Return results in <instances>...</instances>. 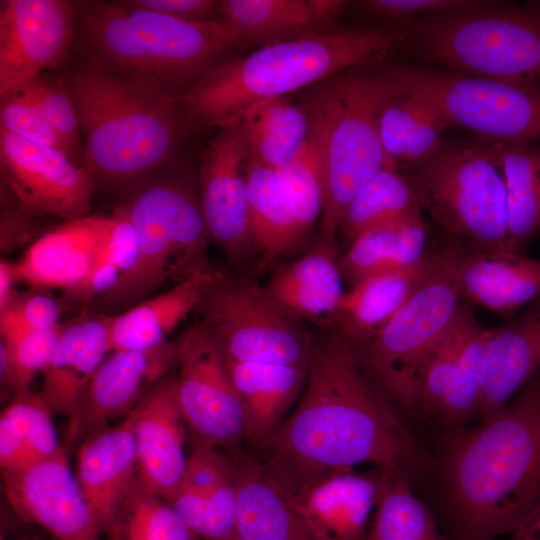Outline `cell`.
<instances>
[{
    "label": "cell",
    "mask_w": 540,
    "mask_h": 540,
    "mask_svg": "<svg viewBox=\"0 0 540 540\" xmlns=\"http://www.w3.org/2000/svg\"><path fill=\"white\" fill-rule=\"evenodd\" d=\"M226 362L231 381L245 410L247 439L260 445L275 431L293 403L300 398L308 368L241 362L227 357Z\"/></svg>",
    "instance_id": "obj_32"
},
{
    "label": "cell",
    "mask_w": 540,
    "mask_h": 540,
    "mask_svg": "<svg viewBox=\"0 0 540 540\" xmlns=\"http://www.w3.org/2000/svg\"><path fill=\"white\" fill-rule=\"evenodd\" d=\"M426 238L421 209L364 232L337 258L343 282L351 289L371 276L413 265L426 252Z\"/></svg>",
    "instance_id": "obj_33"
},
{
    "label": "cell",
    "mask_w": 540,
    "mask_h": 540,
    "mask_svg": "<svg viewBox=\"0 0 540 540\" xmlns=\"http://www.w3.org/2000/svg\"><path fill=\"white\" fill-rule=\"evenodd\" d=\"M17 283L14 272L13 263L5 259L0 262V310L3 309L10 300L14 289V284Z\"/></svg>",
    "instance_id": "obj_54"
},
{
    "label": "cell",
    "mask_w": 540,
    "mask_h": 540,
    "mask_svg": "<svg viewBox=\"0 0 540 540\" xmlns=\"http://www.w3.org/2000/svg\"><path fill=\"white\" fill-rule=\"evenodd\" d=\"M365 540H444L428 507L412 493L403 470H385Z\"/></svg>",
    "instance_id": "obj_40"
},
{
    "label": "cell",
    "mask_w": 540,
    "mask_h": 540,
    "mask_svg": "<svg viewBox=\"0 0 540 540\" xmlns=\"http://www.w3.org/2000/svg\"><path fill=\"white\" fill-rule=\"evenodd\" d=\"M444 252L445 245L426 249L409 267L364 279L344 293L328 328L357 348L414 295L440 264Z\"/></svg>",
    "instance_id": "obj_24"
},
{
    "label": "cell",
    "mask_w": 540,
    "mask_h": 540,
    "mask_svg": "<svg viewBox=\"0 0 540 540\" xmlns=\"http://www.w3.org/2000/svg\"><path fill=\"white\" fill-rule=\"evenodd\" d=\"M460 299L512 318L540 296V259L469 248L459 269Z\"/></svg>",
    "instance_id": "obj_26"
},
{
    "label": "cell",
    "mask_w": 540,
    "mask_h": 540,
    "mask_svg": "<svg viewBox=\"0 0 540 540\" xmlns=\"http://www.w3.org/2000/svg\"><path fill=\"white\" fill-rule=\"evenodd\" d=\"M490 3L413 23L418 47L462 74L540 88V7Z\"/></svg>",
    "instance_id": "obj_9"
},
{
    "label": "cell",
    "mask_w": 540,
    "mask_h": 540,
    "mask_svg": "<svg viewBox=\"0 0 540 540\" xmlns=\"http://www.w3.org/2000/svg\"><path fill=\"white\" fill-rule=\"evenodd\" d=\"M406 178L421 210L453 239L476 250L513 252L497 144L443 142Z\"/></svg>",
    "instance_id": "obj_8"
},
{
    "label": "cell",
    "mask_w": 540,
    "mask_h": 540,
    "mask_svg": "<svg viewBox=\"0 0 540 540\" xmlns=\"http://www.w3.org/2000/svg\"><path fill=\"white\" fill-rule=\"evenodd\" d=\"M124 4L171 17L195 22H209L220 15V1L214 0H128Z\"/></svg>",
    "instance_id": "obj_52"
},
{
    "label": "cell",
    "mask_w": 540,
    "mask_h": 540,
    "mask_svg": "<svg viewBox=\"0 0 540 540\" xmlns=\"http://www.w3.org/2000/svg\"><path fill=\"white\" fill-rule=\"evenodd\" d=\"M236 464L222 454L218 447L193 444L187 457L179 489L196 493H209L235 479Z\"/></svg>",
    "instance_id": "obj_49"
},
{
    "label": "cell",
    "mask_w": 540,
    "mask_h": 540,
    "mask_svg": "<svg viewBox=\"0 0 540 540\" xmlns=\"http://www.w3.org/2000/svg\"><path fill=\"white\" fill-rule=\"evenodd\" d=\"M218 272H196L167 291L112 315L111 352L148 350L169 340L174 329L193 313Z\"/></svg>",
    "instance_id": "obj_30"
},
{
    "label": "cell",
    "mask_w": 540,
    "mask_h": 540,
    "mask_svg": "<svg viewBox=\"0 0 540 540\" xmlns=\"http://www.w3.org/2000/svg\"><path fill=\"white\" fill-rule=\"evenodd\" d=\"M1 472L5 498L22 521L44 528L56 540H105L64 449Z\"/></svg>",
    "instance_id": "obj_17"
},
{
    "label": "cell",
    "mask_w": 540,
    "mask_h": 540,
    "mask_svg": "<svg viewBox=\"0 0 540 540\" xmlns=\"http://www.w3.org/2000/svg\"><path fill=\"white\" fill-rule=\"evenodd\" d=\"M488 328L476 319L463 341L454 374L439 416L453 428L477 417Z\"/></svg>",
    "instance_id": "obj_43"
},
{
    "label": "cell",
    "mask_w": 540,
    "mask_h": 540,
    "mask_svg": "<svg viewBox=\"0 0 540 540\" xmlns=\"http://www.w3.org/2000/svg\"><path fill=\"white\" fill-rule=\"evenodd\" d=\"M111 216L113 225L108 238L105 256L120 272L121 282L134 269L138 261V236L129 217L122 210L115 208Z\"/></svg>",
    "instance_id": "obj_51"
},
{
    "label": "cell",
    "mask_w": 540,
    "mask_h": 540,
    "mask_svg": "<svg viewBox=\"0 0 540 540\" xmlns=\"http://www.w3.org/2000/svg\"><path fill=\"white\" fill-rule=\"evenodd\" d=\"M112 216H86L61 222L37 237L13 263L16 282L49 290H72L103 258Z\"/></svg>",
    "instance_id": "obj_20"
},
{
    "label": "cell",
    "mask_w": 540,
    "mask_h": 540,
    "mask_svg": "<svg viewBox=\"0 0 540 540\" xmlns=\"http://www.w3.org/2000/svg\"><path fill=\"white\" fill-rule=\"evenodd\" d=\"M101 531L114 509L138 479L132 417L84 439L75 472Z\"/></svg>",
    "instance_id": "obj_27"
},
{
    "label": "cell",
    "mask_w": 540,
    "mask_h": 540,
    "mask_svg": "<svg viewBox=\"0 0 540 540\" xmlns=\"http://www.w3.org/2000/svg\"><path fill=\"white\" fill-rule=\"evenodd\" d=\"M260 446L261 462L285 492L364 463L403 470L413 455L385 395L331 328L314 335L301 396Z\"/></svg>",
    "instance_id": "obj_1"
},
{
    "label": "cell",
    "mask_w": 540,
    "mask_h": 540,
    "mask_svg": "<svg viewBox=\"0 0 540 540\" xmlns=\"http://www.w3.org/2000/svg\"><path fill=\"white\" fill-rule=\"evenodd\" d=\"M410 87L480 142L540 146V88L457 73L408 69Z\"/></svg>",
    "instance_id": "obj_12"
},
{
    "label": "cell",
    "mask_w": 540,
    "mask_h": 540,
    "mask_svg": "<svg viewBox=\"0 0 540 540\" xmlns=\"http://www.w3.org/2000/svg\"><path fill=\"white\" fill-rule=\"evenodd\" d=\"M507 200L510 246L525 254L540 230V146L497 144Z\"/></svg>",
    "instance_id": "obj_37"
},
{
    "label": "cell",
    "mask_w": 540,
    "mask_h": 540,
    "mask_svg": "<svg viewBox=\"0 0 540 540\" xmlns=\"http://www.w3.org/2000/svg\"><path fill=\"white\" fill-rule=\"evenodd\" d=\"M476 319L472 306L460 303L447 329L429 349L418 376V407L439 414L463 341Z\"/></svg>",
    "instance_id": "obj_42"
},
{
    "label": "cell",
    "mask_w": 540,
    "mask_h": 540,
    "mask_svg": "<svg viewBox=\"0 0 540 540\" xmlns=\"http://www.w3.org/2000/svg\"><path fill=\"white\" fill-rule=\"evenodd\" d=\"M378 125L389 167L397 170L399 163L413 167L434 154L450 123L435 104L410 87L408 75L407 84L382 104Z\"/></svg>",
    "instance_id": "obj_31"
},
{
    "label": "cell",
    "mask_w": 540,
    "mask_h": 540,
    "mask_svg": "<svg viewBox=\"0 0 540 540\" xmlns=\"http://www.w3.org/2000/svg\"><path fill=\"white\" fill-rule=\"evenodd\" d=\"M470 0H366L358 4L367 13L388 19H408L419 15H436L482 4Z\"/></svg>",
    "instance_id": "obj_50"
},
{
    "label": "cell",
    "mask_w": 540,
    "mask_h": 540,
    "mask_svg": "<svg viewBox=\"0 0 540 540\" xmlns=\"http://www.w3.org/2000/svg\"><path fill=\"white\" fill-rule=\"evenodd\" d=\"M52 411L31 388L17 392L0 416L1 471L14 470L63 450Z\"/></svg>",
    "instance_id": "obj_35"
},
{
    "label": "cell",
    "mask_w": 540,
    "mask_h": 540,
    "mask_svg": "<svg viewBox=\"0 0 540 540\" xmlns=\"http://www.w3.org/2000/svg\"><path fill=\"white\" fill-rule=\"evenodd\" d=\"M509 540H540V504L509 533Z\"/></svg>",
    "instance_id": "obj_53"
},
{
    "label": "cell",
    "mask_w": 540,
    "mask_h": 540,
    "mask_svg": "<svg viewBox=\"0 0 540 540\" xmlns=\"http://www.w3.org/2000/svg\"><path fill=\"white\" fill-rule=\"evenodd\" d=\"M75 5L65 0L0 1V96L20 91L67 58Z\"/></svg>",
    "instance_id": "obj_16"
},
{
    "label": "cell",
    "mask_w": 540,
    "mask_h": 540,
    "mask_svg": "<svg viewBox=\"0 0 540 540\" xmlns=\"http://www.w3.org/2000/svg\"><path fill=\"white\" fill-rule=\"evenodd\" d=\"M249 157L250 145L240 119L218 128L202 152L198 175L209 239L234 264L256 252L247 185Z\"/></svg>",
    "instance_id": "obj_15"
},
{
    "label": "cell",
    "mask_w": 540,
    "mask_h": 540,
    "mask_svg": "<svg viewBox=\"0 0 540 540\" xmlns=\"http://www.w3.org/2000/svg\"><path fill=\"white\" fill-rule=\"evenodd\" d=\"M193 313L215 335L229 359L309 366L314 334L250 279L218 272Z\"/></svg>",
    "instance_id": "obj_11"
},
{
    "label": "cell",
    "mask_w": 540,
    "mask_h": 540,
    "mask_svg": "<svg viewBox=\"0 0 540 540\" xmlns=\"http://www.w3.org/2000/svg\"><path fill=\"white\" fill-rule=\"evenodd\" d=\"M67 84L80 123L84 166L97 187L124 194L172 162L187 131L172 94L88 63Z\"/></svg>",
    "instance_id": "obj_4"
},
{
    "label": "cell",
    "mask_w": 540,
    "mask_h": 540,
    "mask_svg": "<svg viewBox=\"0 0 540 540\" xmlns=\"http://www.w3.org/2000/svg\"><path fill=\"white\" fill-rule=\"evenodd\" d=\"M337 258V249L317 242L299 259L275 266L263 288L292 318L328 328L345 293Z\"/></svg>",
    "instance_id": "obj_25"
},
{
    "label": "cell",
    "mask_w": 540,
    "mask_h": 540,
    "mask_svg": "<svg viewBox=\"0 0 540 540\" xmlns=\"http://www.w3.org/2000/svg\"><path fill=\"white\" fill-rule=\"evenodd\" d=\"M470 247L454 239L414 295L377 332L353 349L371 381L406 408L418 407V376L433 343L459 307L458 273Z\"/></svg>",
    "instance_id": "obj_10"
},
{
    "label": "cell",
    "mask_w": 540,
    "mask_h": 540,
    "mask_svg": "<svg viewBox=\"0 0 540 540\" xmlns=\"http://www.w3.org/2000/svg\"><path fill=\"white\" fill-rule=\"evenodd\" d=\"M20 91L39 108L66 146L70 159L82 166L84 144L67 81L43 73Z\"/></svg>",
    "instance_id": "obj_46"
},
{
    "label": "cell",
    "mask_w": 540,
    "mask_h": 540,
    "mask_svg": "<svg viewBox=\"0 0 540 540\" xmlns=\"http://www.w3.org/2000/svg\"><path fill=\"white\" fill-rule=\"evenodd\" d=\"M105 540H201L163 498L139 479L102 527Z\"/></svg>",
    "instance_id": "obj_38"
},
{
    "label": "cell",
    "mask_w": 540,
    "mask_h": 540,
    "mask_svg": "<svg viewBox=\"0 0 540 540\" xmlns=\"http://www.w3.org/2000/svg\"><path fill=\"white\" fill-rule=\"evenodd\" d=\"M178 343V401L192 443L219 447L247 439L245 410L215 335L196 320Z\"/></svg>",
    "instance_id": "obj_13"
},
{
    "label": "cell",
    "mask_w": 540,
    "mask_h": 540,
    "mask_svg": "<svg viewBox=\"0 0 540 540\" xmlns=\"http://www.w3.org/2000/svg\"><path fill=\"white\" fill-rule=\"evenodd\" d=\"M346 2L339 0H222L221 23L234 44H268L318 33Z\"/></svg>",
    "instance_id": "obj_28"
},
{
    "label": "cell",
    "mask_w": 540,
    "mask_h": 540,
    "mask_svg": "<svg viewBox=\"0 0 540 540\" xmlns=\"http://www.w3.org/2000/svg\"><path fill=\"white\" fill-rule=\"evenodd\" d=\"M75 12L74 39L88 64L152 82L173 96L234 45L221 21H188L122 1H82Z\"/></svg>",
    "instance_id": "obj_5"
},
{
    "label": "cell",
    "mask_w": 540,
    "mask_h": 540,
    "mask_svg": "<svg viewBox=\"0 0 540 540\" xmlns=\"http://www.w3.org/2000/svg\"><path fill=\"white\" fill-rule=\"evenodd\" d=\"M247 185L252 233L259 260L255 271L263 273L298 248L306 235L276 171L249 157Z\"/></svg>",
    "instance_id": "obj_34"
},
{
    "label": "cell",
    "mask_w": 540,
    "mask_h": 540,
    "mask_svg": "<svg viewBox=\"0 0 540 540\" xmlns=\"http://www.w3.org/2000/svg\"><path fill=\"white\" fill-rule=\"evenodd\" d=\"M161 172L129 188L116 206L137 232L139 256L129 275L93 303L98 312H123L151 298L168 281L176 284L214 269L207 259L210 239L199 192Z\"/></svg>",
    "instance_id": "obj_7"
},
{
    "label": "cell",
    "mask_w": 540,
    "mask_h": 540,
    "mask_svg": "<svg viewBox=\"0 0 540 540\" xmlns=\"http://www.w3.org/2000/svg\"><path fill=\"white\" fill-rule=\"evenodd\" d=\"M62 323V322H61ZM60 326L48 330L12 329L1 332L0 375L4 387L14 392L29 389L53 354Z\"/></svg>",
    "instance_id": "obj_44"
},
{
    "label": "cell",
    "mask_w": 540,
    "mask_h": 540,
    "mask_svg": "<svg viewBox=\"0 0 540 540\" xmlns=\"http://www.w3.org/2000/svg\"><path fill=\"white\" fill-rule=\"evenodd\" d=\"M385 479V470H344L285 492L316 540H365Z\"/></svg>",
    "instance_id": "obj_21"
},
{
    "label": "cell",
    "mask_w": 540,
    "mask_h": 540,
    "mask_svg": "<svg viewBox=\"0 0 540 540\" xmlns=\"http://www.w3.org/2000/svg\"><path fill=\"white\" fill-rule=\"evenodd\" d=\"M405 36L399 29L347 30L267 44L211 67L173 98L186 130L219 128L261 102L376 63Z\"/></svg>",
    "instance_id": "obj_3"
},
{
    "label": "cell",
    "mask_w": 540,
    "mask_h": 540,
    "mask_svg": "<svg viewBox=\"0 0 540 540\" xmlns=\"http://www.w3.org/2000/svg\"><path fill=\"white\" fill-rule=\"evenodd\" d=\"M242 122L251 157L274 171L296 158L310 130L306 110L288 96L255 105L242 117Z\"/></svg>",
    "instance_id": "obj_36"
},
{
    "label": "cell",
    "mask_w": 540,
    "mask_h": 540,
    "mask_svg": "<svg viewBox=\"0 0 540 540\" xmlns=\"http://www.w3.org/2000/svg\"><path fill=\"white\" fill-rule=\"evenodd\" d=\"M51 291L33 287L22 292L15 291L0 310V331L48 330L59 326L62 314L69 306Z\"/></svg>",
    "instance_id": "obj_47"
},
{
    "label": "cell",
    "mask_w": 540,
    "mask_h": 540,
    "mask_svg": "<svg viewBox=\"0 0 540 540\" xmlns=\"http://www.w3.org/2000/svg\"><path fill=\"white\" fill-rule=\"evenodd\" d=\"M178 363V340L148 350L110 352L94 373L77 412L69 418L66 445L83 441L116 418H126Z\"/></svg>",
    "instance_id": "obj_18"
},
{
    "label": "cell",
    "mask_w": 540,
    "mask_h": 540,
    "mask_svg": "<svg viewBox=\"0 0 540 540\" xmlns=\"http://www.w3.org/2000/svg\"><path fill=\"white\" fill-rule=\"evenodd\" d=\"M421 209L406 178L382 169L354 196L343 215L339 232L347 247L364 232L399 220Z\"/></svg>",
    "instance_id": "obj_39"
},
{
    "label": "cell",
    "mask_w": 540,
    "mask_h": 540,
    "mask_svg": "<svg viewBox=\"0 0 540 540\" xmlns=\"http://www.w3.org/2000/svg\"><path fill=\"white\" fill-rule=\"evenodd\" d=\"M235 540H316L261 461L235 470Z\"/></svg>",
    "instance_id": "obj_29"
},
{
    "label": "cell",
    "mask_w": 540,
    "mask_h": 540,
    "mask_svg": "<svg viewBox=\"0 0 540 540\" xmlns=\"http://www.w3.org/2000/svg\"><path fill=\"white\" fill-rule=\"evenodd\" d=\"M540 369V296L501 326L488 328L477 417L498 414Z\"/></svg>",
    "instance_id": "obj_23"
},
{
    "label": "cell",
    "mask_w": 540,
    "mask_h": 540,
    "mask_svg": "<svg viewBox=\"0 0 540 540\" xmlns=\"http://www.w3.org/2000/svg\"><path fill=\"white\" fill-rule=\"evenodd\" d=\"M407 82V69H346L313 84L300 102L320 135L324 155L325 195L317 242L337 249L339 227L351 200L382 169L392 170L380 140L379 111Z\"/></svg>",
    "instance_id": "obj_6"
},
{
    "label": "cell",
    "mask_w": 540,
    "mask_h": 540,
    "mask_svg": "<svg viewBox=\"0 0 540 540\" xmlns=\"http://www.w3.org/2000/svg\"><path fill=\"white\" fill-rule=\"evenodd\" d=\"M276 172L302 231L307 236L322 214L325 195L322 142L311 123L302 150L288 166Z\"/></svg>",
    "instance_id": "obj_41"
},
{
    "label": "cell",
    "mask_w": 540,
    "mask_h": 540,
    "mask_svg": "<svg viewBox=\"0 0 540 540\" xmlns=\"http://www.w3.org/2000/svg\"><path fill=\"white\" fill-rule=\"evenodd\" d=\"M441 471L453 540H495L540 504V369L493 418L451 429Z\"/></svg>",
    "instance_id": "obj_2"
},
{
    "label": "cell",
    "mask_w": 540,
    "mask_h": 540,
    "mask_svg": "<svg viewBox=\"0 0 540 540\" xmlns=\"http://www.w3.org/2000/svg\"><path fill=\"white\" fill-rule=\"evenodd\" d=\"M165 501L201 540H235V479L209 493L178 489Z\"/></svg>",
    "instance_id": "obj_45"
},
{
    "label": "cell",
    "mask_w": 540,
    "mask_h": 540,
    "mask_svg": "<svg viewBox=\"0 0 540 540\" xmlns=\"http://www.w3.org/2000/svg\"><path fill=\"white\" fill-rule=\"evenodd\" d=\"M0 127L36 144L69 152L39 108L21 91L1 98Z\"/></svg>",
    "instance_id": "obj_48"
},
{
    "label": "cell",
    "mask_w": 540,
    "mask_h": 540,
    "mask_svg": "<svg viewBox=\"0 0 540 540\" xmlns=\"http://www.w3.org/2000/svg\"><path fill=\"white\" fill-rule=\"evenodd\" d=\"M0 540H12V539L4 538V536L2 535Z\"/></svg>",
    "instance_id": "obj_55"
},
{
    "label": "cell",
    "mask_w": 540,
    "mask_h": 540,
    "mask_svg": "<svg viewBox=\"0 0 540 540\" xmlns=\"http://www.w3.org/2000/svg\"><path fill=\"white\" fill-rule=\"evenodd\" d=\"M177 385V373H168L130 413L137 477L164 500L179 489L187 462L184 444L188 429L178 401Z\"/></svg>",
    "instance_id": "obj_19"
},
{
    "label": "cell",
    "mask_w": 540,
    "mask_h": 540,
    "mask_svg": "<svg viewBox=\"0 0 540 540\" xmlns=\"http://www.w3.org/2000/svg\"><path fill=\"white\" fill-rule=\"evenodd\" d=\"M112 315L86 308L61 323L38 392L52 413L69 418L80 407L91 379L111 352Z\"/></svg>",
    "instance_id": "obj_22"
},
{
    "label": "cell",
    "mask_w": 540,
    "mask_h": 540,
    "mask_svg": "<svg viewBox=\"0 0 540 540\" xmlns=\"http://www.w3.org/2000/svg\"><path fill=\"white\" fill-rule=\"evenodd\" d=\"M1 178L16 200L14 211L62 222L91 215L97 185L85 166L53 147L25 140L0 127Z\"/></svg>",
    "instance_id": "obj_14"
}]
</instances>
